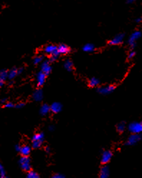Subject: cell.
Here are the masks:
<instances>
[{
  "label": "cell",
  "instance_id": "7",
  "mask_svg": "<svg viewBox=\"0 0 142 178\" xmlns=\"http://www.w3.org/2000/svg\"><path fill=\"white\" fill-rule=\"evenodd\" d=\"M113 154L111 151L109 150H105L103 151L102 155H101V162L103 164H107L111 161V158H112Z\"/></svg>",
  "mask_w": 142,
  "mask_h": 178
},
{
  "label": "cell",
  "instance_id": "10",
  "mask_svg": "<svg viewBox=\"0 0 142 178\" xmlns=\"http://www.w3.org/2000/svg\"><path fill=\"white\" fill-rule=\"evenodd\" d=\"M7 79H8V72L5 70L0 71V87H3Z\"/></svg>",
  "mask_w": 142,
  "mask_h": 178
},
{
  "label": "cell",
  "instance_id": "26",
  "mask_svg": "<svg viewBox=\"0 0 142 178\" xmlns=\"http://www.w3.org/2000/svg\"><path fill=\"white\" fill-rule=\"evenodd\" d=\"M0 178H7L5 168L1 163H0Z\"/></svg>",
  "mask_w": 142,
  "mask_h": 178
},
{
  "label": "cell",
  "instance_id": "29",
  "mask_svg": "<svg viewBox=\"0 0 142 178\" xmlns=\"http://www.w3.org/2000/svg\"><path fill=\"white\" fill-rule=\"evenodd\" d=\"M24 106V103L20 102V103H17V104L15 105V108L20 109V108H22Z\"/></svg>",
  "mask_w": 142,
  "mask_h": 178
},
{
  "label": "cell",
  "instance_id": "28",
  "mask_svg": "<svg viewBox=\"0 0 142 178\" xmlns=\"http://www.w3.org/2000/svg\"><path fill=\"white\" fill-rule=\"evenodd\" d=\"M5 108H15V104L11 102H7L5 104Z\"/></svg>",
  "mask_w": 142,
  "mask_h": 178
},
{
  "label": "cell",
  "instance_id": "22",
  "mask_svg": "<svg viewBox=\"0 0 142 178\" xmlns=\"http://www.w3.org/2000/svg\"><path fill=\"white\" fill-rule=\"evenodd\" d=\"M126 128V125L124 122H120L119 124H118V125H117L116 127L117 131L120 133H124V132L125 131Z\"/></svg>",
  "mask_w": 142,
  "mask_h": 178
},
{
  "label": "cell",
  "instance_id": "27",
  "mask_svg": "<svg viewBox=\"0 0 142 178\" xmlns=\"http://www.w3.org/2000/svg\"><path fill=\"white\" fill-rule=\"evenodd\" d=\"M59 55H60V54H59L58 52H55L54 54L50 55V61H52V62H54V61L57 60V59L58 58Z\"/></svg>",
  "mask_w": 142,
  "mask_h": 178
},
{
  "label": "cell",
  "instance_id": "4",
  "mask_svg": "<svg viewBox=\"0 0 142 178\" xmlns=\"http://www.w3.org/2000/svg\"><path fill=\"white\" fill-rule=\"evenodd\" d=\"M142 138L141 134H131L128 137V138L126 141V144L128 146H133V145H137L138 142L141 141Z\"/></svg>",
  "mask_w": 142,
  "mask_h": 178
},
{
  "label": "cell",
  "instance_id": "20",
  "mask_svg": "<svg viewBox=\"0 0 142 178\" xmlns=\"http://www.w3.org/2000/svg\"><path fill=\"white\" fill-rule=\"evenodd\" d=\"M99 82H100L99 80H98L97 78L93 77L89 80V82H88V85H89V86L91 87H95L98 86Z\"/></svg>",
  "mask_w": 142,
  "mask_h": 178
},
{
  "label": "cell",
  "instance_id": "19",
  "mask_svg": "<svg viewBox=\"0 0 142 178\" xmlns=\"http://www.w3.org/2000/svg\"><path fill=\"white\" fill-rule=\"evenodd\" d=\"M17 75H19L18 68H12L8 72V79L10 80H14Z\"/></svg>",
  "mask_w": 142,
  "mask_h": 178
},
{
  "label": "cell",
  "instance_id": "3",
  "mask_svg": "<svg viewBox=\"0 0 142 178\" xmlns=\"http://www.w3.org/2000/svg\"><path fill=\"white\" fill-rule=\"evenodd\" d=\"M20 167L25 172H29L31 169V162H30V158L27 156H22L20 159Z\"/></svg>",
  "mask_w": 142,
  "mask_h": 178
},
{
  "label": "cell",
  "instance_id": "33",
  "mask_svg": "<svg viewBox=\"0 0 142 178\" xmlns=\"http://www.w3.org/2000/svg\"><path fill=\"white\" fill-rule=\"evenodd\" d=\"M15 150H16L17 152H19V151H20V145H17L16 146H15Z\"/></svg>",
  "mask_w": 142,
  "mask_h": 178
},
{
  "label": "cell",
  "instance_id": "5",
  "mask_svg": "<svg viewBox=\"0 0 142 178\" xmlns=\"http://www.w3.org/2000/svg\"><path fill=\"white\" fill-rule=\"evenodd\" d=\"M141 33L139 31H136L133 32L130 36L129 39H128V44L131 47H134L137 43V40L141 37Z\"/></svg>",
  "mask_w": 142,
  "mask_h": 178
},
{
  "label": "cell",
  "instance_id": "13",
  "mask_svg": "<svg viewBox=\"0 0 142 178\" xmlns=\"http://www.w3.org/2000/svg\"><path fill=\"white\" fill-rule=\"evenodd\" d=\"M19 152L22 155V156L28 157L29 155L31 152V147L27 145H22V146H20V150L19 151Z\"/></svg>",
  "mask_w": 142,
  "mask_h": 178
},
{
  "label": "cell",
  "instance_id": "12",
  "mask_svg": "<svg viewBox=\"0 0 142 178\" xmlns=\"http://www.w3.org/2000/svg\"><path fill=\"white\" fill-rule=\"evenodd\" d=\"M41 71L46 75L50 74L52 71V67L48 62H44L41 65Z\"/></svg>",
  "mask_w": 142,
  "mask_h": 178
},
{
  "label": "cell",
  "instance_id": "18",
  "mask_svg": "<svg viewBox=\"0 0 142 178\" xmlns=\"http://www.w3.org/2000/svg\"><path fill=\"white\" fill-rule=\"evenodd\" d=\"M50 112V106H49V105L47 104L43 105L40 109V114L43 116L47 115Z\"/></svg>",
  "mask_w": 142,
  "mask_h": 178
},
{
  "label": "cell",
  "instance_id": "2",
  "mask_svg": "<svg viewBox=\"0 0 142 178\" xmlns=\"http://www.w3.org/2000/svg\"><path fill=\"white\" fill-rule=\"evenodd\" d=\"M128 130L131 134H141L142 133V122H134L129 124Z\"/></svg>",
  "mask_w": 142,
  "mask_h": 178
},
{
  "label": "cell",
  "instance_id": "1",
  "mask_svg": "<svg viewBox=\"0 0 142 178\" xmlns=\"http://www.w3.org/2000/svg\"><path fill=\"white\" fill-rule=\"evenodd\" d=\"M45 139V135L43 133H40L34 135L32 139V147L34 149H38L43 145V142Z\"/></svg>",
  "mask_w": 142,
  "mask_h": 178
},
{
  "label": "cell",
  "instance_id": "35",
  "mask_svg": "<svg viewBox=\"0 0 142 178\" xmlns=\"http://www.w3.org/2000/svg\"><path fill=\"white\" fill-rule=\"evenodd\" d=\"M136 22H137V23H139V22H141V18L137 19V20H136Z\"/></svg>",
  "mask_w": 142,
  "mask_h": 178
},
{
  "label": "cell",
  "instance_id": "6",
  "mask_svg": "<svg viewBox=\"0 0 142 178\" xmlns=\"http://www.w3.org/2000/svg\"><path fill=\"white\" fill-rule=\"evenodd\" d=\"M115 87L114 85H108L105 87H100L98 88V92L101 95H109L114 91Z\"/></svg>",
  "mask_w": 142,
  "mask_h": 178
},
{
  "label": "cell",
  "instance_id": "34",
  "mask_svg": "<svg viewBox=\"0 0 142 178\" xmlns=\"http://www.w3.org/2000/svg\"><path fill=\"white\" fill-rule=\"evenodd\" d=\"M137 0H127L128 3H134V2H136Z\"/></svg>",
  "mask_w": 142,
  "mask_h": 178
},
{
  "label": "cell",
  "instance_id": "31",
  "mask_svg": "<svg viewBox=\"0 0 142 178\" xmlns=\"http://www.w3.org/2000/svg\"><path fill=\"white\" fill-rule=\"evenodd\" d=\"M52 178H65V177L61 174H55L52 177Z\"/></svg>",
  "mask_w": 142,
  "mask_h": 178
},
{
  "label": "cell",
  "instance_id": "24",
  "mask_svg": "<svg viewBox=\"0 0 142 178\" xmlns=\"http://www.w3.org/2000/svg\"><path fill=\"white\" fill-rule=\"evenodd\" d=\"M27 178H40V176L37 173H35V172L30 170V171L27 172Z\"/></svg>",
  "mask_w": 142,
  "mask_h": 178
},
{
  "label": "cell",
  "instance_id": "32",
  "mask_svg": "<svg viewBox=\"0 0 142 178\" xmlns=\"http://www.w3.org/2000/svg\"><path fill=\"white\" fill-rule=\"evenodd\" d=\"M54 129H55V128H54V126H53V125H50V127H49V128H48V130H49L50 132H53V130H54Z\"/></svg>",
  "mask_w": 142,
  "mask_h": 178
},
{
  "label": "cell",
  "instance_id": "9",
  "mask_svg": "<svg viewBox=\"0 0 142 178\" xmlns=\"http://www.w3.org/2000/svg\"><path fill=\"white\" fill-rule=\"evenodd\" d=\"M46 74L43 73L42 71H40L39 73L37 74V78H36V81H37V85L38 87H42L44 84H45L46 80Z\"/></svg>",
  "mask_w": 142,
  "mask_h": 178
},
{
  "label": "cell",
  "instance_id": "17",
  "mask_svg": "<svg viewBox=\"0 0 142 178\" xmlns=\"http://www.w3.org/2000/svg\"><path fill=\"white\" fill-rule=\"evenodd\" d=\"M57 52L60 55H66L70 52V48L66 45H60L57 47Z\"/></svg>",
  "mask_w": 142,
  "mask_h": 178
},
{
  "label": "cell",
  "instance_id": "14",
  "mask_svg": "<svg viewBox=\"0 0 142 178\" xmlns=\"http://www.w3.org/2000/svg\"><path fill=\"white\" fill-rule=\"evenodd\" d=\"M44 52H45L46 54L51 55L57 52V47L53 45H47L44 48Z\"/></svg>",
  "mask_w": 142,
  "mask_h": 178
},
{
  "label": "cell",
  "instance_id": "36",
  "mask_svg": "<svg viewBox=\"0 0 142 178\" xmlns=\"http://www.w3.org/2000/svg\"><path fill=\"white\" fill-rule=\"evenodd\" d=\"M45 150L47 151V152H50V148H49V147H46V148H45Z\"/></svg>",
  "mask_w": 142,
  "mask_h": 178
},
{
  "label": "cell",
  "instance_id": "16",
  "mask_svg": "<svg viewBox=\"0 0 142 178\" xmlns=\"http://www.w3.org/2000/svg\"><path fill=\"white\" fill-rule=\"evenodd\" d=\"M32 98L36 102H40L43 98V92L41 89H37L35 92H34L32 95Z\"/></svg>",
  "mask_w": 142,
  "mask_h": 178
},
{
  "label": "cell",
  "instance_id": "11",
  "mask_svg": "<svg viewBox=\"0 0 142 178\" xmlns=\"http://www.w3.org/2000/svg\"><path fill=\"white\" fill-rule=\"evenodd\" d=\"M110 175V170L108 166H103L100 170L99 178H109Z\"/></svg>",
  "mask_w": 142,
  "mask_h": 178
},
{
  "label": "cell",
  "instance_id": "21",
  "mask_svg": "<svg viewBox=\"0 0 142 178\" xmlns=\"http://www.w3.org/2000/svg\"><path fill=\"white\" fill-rule=\"evenodd\" d=\"M95 49L94 47V45H92V44H86L85 46H83V49L84 52H92Z\"/></svg>",
  "mask_w": 142,
  "mask_h": 178
},
{
  "label": "cell",
  "instance_id": "23",
  "mask_svg": "<svg viewBox=\"0 0 142 178\" xmlns=\"http://www.w3.org/2000/svg\"><path fill=\"white\" fill-rule=\"evenodd\" d=\"M64 67L66 70L71 71L73 70V62L70 60L68 59V60H66L64 62Z\"/></svg>",
  "mask_w": 142,
  "mask_h": 178
},
{
  "label": "cell",
  "instance_id": "25",
  "mask_svg": "<svg viewBox=\"0 0 142 178\" xmlns=\"http://www.w3.org/2000/svg\"><path fill=\"white\" fill-rule=\"evenodd\" d=\"M43 57L42 56V55H38V56H36L34 57L33 62L34 64H38L43 62Z\"/></svg>",
  "mask_w": 142,
  "mask_h": 178
},
{
  "label": "cell",
  "instance_id": "15",
  "mask_svg": "<svg viewBox=\"0 0 142 178\" xmlns=\"http://www.w3.org/2000/svg\"><path fill=\"white\" fill-rule=\"evenodd\" d=\"M62 110V105L59 102H54L51 105L50 111L53 113H59Z\"/></svg>",
  "mask_w": 142,
  "mask_h": 178
},
{
  "label": "cell",
  "instance_id": "30",
  "mask_svg": "<svg viewBox=\"0 0 142 178\" xmlns=\"http://www.w3.org/2000/svg\"><path fill=\"white\" fill-rule=\"evenodd\" d=\"M135 55H136L135 52H134V51L130 52H129V54H128V58H129V59H132V58H134V57H135Z\"/></svg>",
  "mask_w": 142,
  "mask_h": 178
},
{
  "label": "cell",
  "instance_id": "8",
  "mask_svg": "<svg viewBox=\"0 0 142 178\" xmlns=\"http://www.w3.org/2000/svg\"><path fill=\"white\" fill-rule=\"evenodd\" d=\"M124 35L123 34H119L118 35L115 36L109 42V44L111 45H118L123 42Z\"/></svg>",
  "mask_w": 142,
  "mask_h": 178
}]
</instances>
